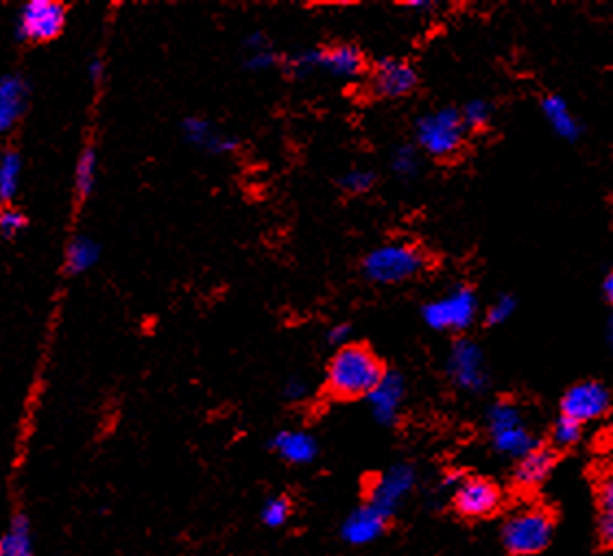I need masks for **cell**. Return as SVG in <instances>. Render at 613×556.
<instances>
[{"mask_svg": "<svg viewBox=\"0 0 613 556\" xmlns=\"http://www.w3.org/2000/svg\"><path fill=\"white\" fill-rule=\"evenodd\" d=\"M280 64V57L271 51V46L258 48V51H249L245 66L254 72H267Z\"/></svg>", "mask_w": 613, "mask_h": 556, "instance_id": "obj_31", "label": "cell"}, {"mask_svg": "<svg viewBox=\"0 0 613 556\" xmlns=\"http://www.w3.org/2000/svg\"><path fill=\"white\" fill-rule=\"evenodd\" d=\"M66 7L57 0H31L20 9L16 35L22 42H48L64 31Z\"/></svg>", "mask_w": 613, "mask_h": 556, "instance_id": "obj_6", "label": "cell"}, {"mask_svg": "<svg viewBox=\"0 0 613 556\" xmlns=\"http://www.w3.org/2000/svg\"><path fill=\"white\" fill-rule=\"evenodd\" d=\"M598 500L603 511H613V469L607 471L598 485Z\"/></svg>", "mask_w": 613, "mask_h": 556, "instance_id": "obj_35", "label": "cell"}, {"mask_svg": "<svg viewBox=\"0 0 613 556\" xmlns=\"http://www.w3.org/2000/svg\"><path fill=\"white\" fill-rule=\"evenodd\" d=\"M555 461V452L548 450V447L537 445L535 450L518 458V467L513 471L515 485L520 489H537L539 485H544L552 467H555Z\"/></svg>", "mask_w": 613, "mask_h": 556, "instance_id": "obj_17", "label": "cell"}, {"mask_svg": "<svg viewBox=\"0 0 613 556\" xmlns=\"http://www.w3.org/2000/svg\"><path fill=\"white\" fill-rule=\"evenodd\" d=\"M583 437V423L574 421L570 417H559L555 426H552V445L559 447V450H566L581 441Z\"/></svg>", "mask_w": 613, "mask_h": 556, "instance_id": "obj_26", "label": "cell"}, {"mask_svg": "<svg viewBox=\"0 0 613 556\" xmlns=\"http://www.w3.org/2000/svg\"><path fill=\"white\" fill-rule=\"evenodd\" d=\"M101 258V247L88 236L72 238V243L66 249V269L72 275L90 271Z\"/></svg>", "mask_w": 613, "mask_h": 556, "instance_id": "obj_22", "label": "cell"}, {"mask_svg": "<svg viewBox=\"0 0 613 556\" xmlns=\"http://www.w3.org/2000/svg\"><path fill=\"white\" fill-rule=\"evenodd\" d=\"M317 66L341 79H354L365 70V57L358 48L343 44L332 48H317Z\"/></svg>", "mask_w": 613, "mask_h": 556, "instance_id": "obj_18", "label": "cell"}, {"mask_svg": "<svg viewBox=\"0 0 613 556\" xmlns=\"http://www.w3.org/2000/svg\"><path fill=\"white\" fill-rule=\"evenodd\" d=\"M96 168H99V160H96L94 149H83L77 168H75V190L79 199H88L96 184Z\"/></svg>", "mask_w": 613, "mask_h": 556, "instance_id": "obj_24", "label": "cell"}, {"mask_svg": "<svg viewBox=\"0 0 613 556\" xmlns=\"http://www.w3.org/2000/svg\"><path fill=\"white\" fill-rule=\"evenodd\" d=\"M31 88L20 75H5L0 79V129L11 131L29 107Z\"/></svg>", "mask_w": 613, "mask_h": 556, "instance_id": "obj_15", "label": "cell"}, {"mask_svg": "<svg viewBox=\"0 0 613 556\" xmlns=\"http://www.w3.org/2000/svg\"><path fill=\"white\" fill-rule=\"evenodd\" d=\"M27 227V216L16 208H5L0 214V232L5 238H16Z\"/></svg>", "mask_w": 613, "mask_h": 556, "instance_id": "obj_33", "label": "cell"}, {"mask_svg": "<svg viewBox=\"0 0 613 556\" xmlns=\"http://www.w3.org/2000/svg\"><path fill=\"white\" fill-rule=\"evenodd\" d=\"M446 369L452 384L459 386L461 391L478 393L487 386L485 356L480 352V347L474 341H467V338H461L452 345Z\"/></svg>", "mask_w": 613, "mask_h": 556, "instance_id": "obj_7", "label": "cell"}, {"mask_svg": "<svg viewBox=\"0 0 613 556\" xmlns=\"http://www.w3.org/2000/svg\"><path fill=\"white\" fill-rule=\"evenodd\" d=\"M419 153L415 147H400L395 149L391 155V168L395 175L400 177H415L419 171Z\"/></svg>", "mask_w": 613, "mask_h": 556, "instance_id": "obj_28", "label": "cell"}, {"mask_svg": "<svg viewBox=\"0 0 613 556\" xmlns=\"http://www.w3.org/2000/svg\"><path fill=\"white\" fill-rule=\"evenodd\" d=\"M310 393V386L302 378H291L284 384V397L291 402H304Z\"/></svg>", "mask_w": 613, "mask_h": 556, "instance_id": "obj_34", "label": "cell"}, {"mask_svg": "<svg viewBox=\"0 0 613 556\" xmlns=\"http://www.w3.org/2000/svg\"><path fill=\"white\" fill-rule=\"evenodd\" d=\"M376 184V175L371 171H365V168H354V171L345 173L341 177V188L347 192V195H365Z\"/></svg>", "mask_w": 613, "mask_h": 556, "instance_id": "obj_29", "label": "cell"}, {"mask_svg": "<svg viewBox=\"0 0 613 556\" xmlns=\"http://www.w3.org/2000/svg\"><path fill=\"white\" fill-rule=\"evenodd\" d=\"M389 515H384L378 511L376 506H360L350 517L343 522L341 537L350 543V546H367V543H374L380 539L387 530Z\"/></svg>", "mask_w": 613, "mask_h": 556, "instance_id": "obj_13", "label": "cell"}, {"mask_svg": "<svg viewBox=\"0 0 613 556\" xmlns=\"http://www.w3.org/2000/svg\"><path fill=\"white\" fill-rule=\"evenodd\" d=\"M552 517L544 509H522L502 526V543L515 556H533L548 548L552 539Z\"/></svg>", "mask_w": 613, "mask_h": 556, "instance_id": "obj_4", "label": "cell"}, {"mask_svg": "<svg viewBox=\"0 0 613 556\" xmlns=\"http://www.w3.org/2000/svg\"><path fill=\"white\" fill-rule=\"evenodd\" d=\"M284 70L295 79H306L312 70H317V48H306L284 59Z\"/></svg>", "mask_w": 613, "mask_h": 556, "instance_id": "obj_27", "label": "cell"}, {"mask_svg": "<svg viewBox=\"0 0 613 556\" xmlns=\"http://www.w3.org/2000/svg\"><path fill=\"white\" fill-rule=\"evenodd\" d=\"M22 162L16 151H5L0 157V199L9 203L16 197L18 184H20Z\"/></svg>", "mask_w": 613, "mask_h": 556, "instance_id": "obj_23", "label": "cell"}, {"mask_svg": "<svg viewBox=\"0 0 613 556\" xmlns=\"http://www.w3.org/2000/svg\"><path fill=\"white\" fill-rule=\"evenodd\" d=\"M611 406L609 391L600 382L587 380L574 384L561 400V415L579 423H590L607 415Z\"/></svg>", "mask_w": 613, "mask_h": 556, "instance_id": "obj_9", "label": "cell"}, {"mask_svg": "<svg viewBox=\"0 0 613 556\" xmlns=\"http://www.w3.org/2000/svg\"><path fill=\"white\" fill-rule=\"evenodd\" d=\"M515 312V299L511 295H500L487 310V323L502 325L507 323Z\"/></svg>", "mask_w": 613, "mask_h": 556, "instance_id": "obj_32", "label": "cell"}, {"mask_svg": "<svg viewBox=\"0 0 613 556\" xmlns=\"http://www.w3.org/2000/svg\"><path fill=\"white\" fill-rule=\"evenodd\" d=\"M491 443H494L496 450L504 456H513V458H522L524 454H528L531 450L537 447V441L528 430L524 423H518V426L504 428L498 432H491Z\"/></svg>", "mask_w": 613, "mask_h": 556, "instance_id": "obj_21", "label": "cell"}, {"mask_svg": "<svg viewBox=\"0 0 613 556\" xmlns=\"http://www.w3.org/2000/svg\"><path fill=\"white\" fill-rule=\"evenodd\" d=\"M426 269L422 249L408 243L380 245L367 253L363 262L365 277L376 284H402Z\"/></svg>", "mask_w": 613, "mask_h": 556, "instance_id": "obj_2", "label": "cell"}, {"mask_svg": "<svg viewBox=\"0 0 613 556\" xmlns=\"http://www.w3.org/2000/svg\"><path fill=\"white\" fill-rule=\"evenodd\" d=\"M182 131L186 142L201 151H208L210 155H227L238 149V140L230 134L216 129L210 120L201 116H190L182 123Z\"/></svg>", "mask_w": 613, "mask_h": 556, "instance_id": "obj_14", "label": "cell"}, {"mask_svg": "<svg viewBox=\"0 0 613 556\" xmlns=\"http://www.w3.org/2000/svg\"><path fill=\"white\" fill-rule=\"evenodd\" d=\"M273 452L291 465H308L317 458V439L302 430H282L271 441Z\"/></svg>", "mask_w": 613, "mask_h": 556, "instance_id": "obj_16", "label": "cell"}, {"mask_svg": "<svg viewBox=\"0 0 613 556\" xmlns=\"http://www.w3.org/2000/svg\"><path fill=\"white\" fill-rule=\"evenodd\" d=\"M454 509L467 519H483L494 515L502 504V493L489 478H461L454 487Z\"/></svg>", "mask_w": 613, "mask_h": 556, "instance_id": "obj_8", "label": "cell"}, {"mask_svg": "<svg viewBox=\"0 0 613 556\" xmlns=\"http://www.w3.org/2000/svg\"><path fill=\"white\" fill-rule=\"evenodd\" d=\"M415 469L411 465H395L371 485L369 504L384 515H393L415 487Z\"/></svg>", "mask_w": 613, "mask_h": 556, "instance_id": "obj_10", "label": "cell"}, {"mask_svg": "<svg viewBox=\"0 0 613 556\" xmlns=\"http://www.w3.org/2000/svg\"><path fill=\"white\" fill-rule=\"evenodd\" d=\"M461 116H463L465 127L483 129V127L489 125V120H491V105L487 101L474 99V101H470V103L463 107Z\"/></svg>", "mask_w": 613, "mask_h": 556, "instance_id": "obj_30", "label": "cell"}, {"mask_svg": "<svg viewBox=\"0 0 613 556\" xmlns=\"http://www.w3.org/2000/svg\"><path fill=\"white\" fill-rule=\"evenodd\" d=\"M291 511L293 506L288 502V498H284V495H273V498L264 502L260 511L262 524L269 528H282L284 524H288V519H291Z\"/></svg>", "mask_w": 613, "mask_h": 556, "instance_id": "obj_25", "label": "cell"}, {"mask_svg": "<svg viewBox=\"0 0 613 556\" xmlns=\"http://www.w3.org/2000/svg\"><path fill=\"white\" fill-rule=\"evenodd\" d=\"M371 86L384 99H402V96L415 90L417 72L404 59H380L374 68V75H371Z\"/></svg>", "mask_w": 613, "mask_h": 556, "instance_id": "obj_11", "label": "cell"}, {"mask_svg": "<svg viewBox=\"0 0 613 556\" xmlns=\"http://www.w3.org/2000/svg\"><path fill=\"white\" fill-rule=\"evenodd\" d=\"M603 293H605V297H607L609 304H613V271L605 277V282H603Z\"/></svg>", "mask_w": 613, "mask_h": 556, "instance_id": "obj_39", "label": "cell"}, {"mask_svg": "<svg viewBox=\"0 0 613 556\" xmlns=\"http://www.w3.org/2000/svg\"><path fill=\"white\" fill-rule=\"evenodd\" d=\"M103 72H105V66L101 59H92L90 66H88V75L94 83H101L103 81Z\"/></svg>", "mask_w": 613, "mask_h": 556, "instance_id": "obj_38", "label": "cell"}, {"mask_svg": "<svg viewBox=\"0 0 613 556\" xmlns=\"http://www.w3.org/2000/svg\"><path fill=\"white\" fill-rule=\"evenodd\" d=\"M0 556H33L31 524L22 513L11 517L3 539H0Z\"/></svg>", "mask_w": 613, "mask_h": 556, "instance_id": "obj_19", "label": "cell"}, {"mask_svg": "<svg viewBox=\"0 0 613 556\" xmlns=\"http://www.w3.org/2000/svg\"><path fill=\"white\" fill-rule=\"evenodd\" d=\"M598 537L607 548H613V511H603V515H600Z\"/></svg>", "mask_w": 613, "mask_h": 556, "instance_id": "obj_36", "label": "cell"}, {"mask_svg": "<svg viewBox=\"0 0 613 556\" xmlns=\"http://www.w3.org/2000/svg\"><path fill=\"white\" fill-rule=\"evenodd\" d=\"M404 395L406 386L402 376H398V373H384L380 384L367 397L371 415H374L382 426H393V423L400 419Z\"/></svg>", "mask_w": 613, "mask_h": 556, "instance_id": "obj_12", "label": "cell"}, {"mask_svg": "<svg viewBox=\"0 0 613 556\" xmlns=\"http://www.w3.org/2000/svg\"><path fill=\"white\" fill-rule=\"evenodd\" d=\"M478 299L472 288L456 286L424 306V321L437 332H463L476 321Z\"/></svg>", "mask_w": 613, "mask_h": 556, "instance_id": "obj_5", "label": "cell"}, {"mask_svg": "<svg viewBox=\"0 0 613 556\" xmlns=\"http://www.w3.org/2000/svg\"><path fill=\"white\" fill-rule=\"evenodd\" d=\"M465 123L461 112L456 110H435L417 120L415 138L419 149L432 157H452L461 151L465 142Z\"/></svg>", "mask_w": 613, "mask_h": 556, "instance_id": "obj_3", "label": "cell"}, {"mask_svg": "<svg viewBox=\"0 0 613 556\" xmlns=\"http://www.w3.org/2000/svg\"><path fill=\"white\" fill-rule=\"evenodd\" d=\"M384 367L369 347L347 343L339 347L326 371V389L336 400L369 397L384 378Z\"/></svg>", "mask_w": 613, "mask_h": 556, "instance_id": "obj_1", "label": "cell"}, {"mask_svg": "<svg viewBox=\"0 0 613 556\" xmlns=\"http://www.w3.org/2000/svg\"><path fill=\"white\" fill-rule=\"evenodd\" d=\"M406 7H411V9H430L432 3H428V0H411V3H406Z\"/></svg>", "mask_w": 613, "mask_h": 556, "instance_id": "obj_40", "label": "cell"}, {"mask_svg": "<svg viewBox=\"0 0 613 556\" xmlns=\"http://www.w3.org/2000/svg\"><path fill=\"white\" fill-rule=\"evenodd\" d=\"M544 116L548 120V125L552 127L557 136L566 138V140H576L581 134V125L579 120L574 118V114L570 112V107L566 105V101L561 99V96H546L542 103Z\"/></svg>", "mask_w": 613, "mask_h": 556, "instance_id": "obj_20", "label": "cell"}, {"mask_svg": "<svg viewBox=\"0 0 613 556\" xmlns=\"http://www.w3.org/2000/svg\"><path fill=\"white\" fill-rule=\"evenodd\" d=\"M328 341L332 345H339V347L347 345V341H350V325H345V323L334 325V328H330V332H328Z\"/></svg>", "mask_w": 613, "mask_h": 556, "instance_id": "obj_37", "label": "cell"}]
</instances>
